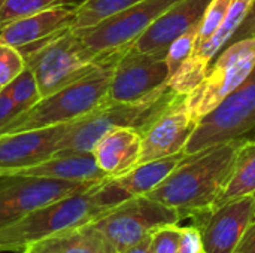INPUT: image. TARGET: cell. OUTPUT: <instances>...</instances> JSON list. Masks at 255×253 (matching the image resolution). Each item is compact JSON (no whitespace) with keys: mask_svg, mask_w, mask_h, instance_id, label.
<instances>
[{"mask_svg":"<svg viewBox=\"0 0 255 253\" xmlns=\"http://www.w3.org/2000/svg\"><path fill=\"white\" fill-rule=\"evenodd\" d=\"M128 200L111 180L45 204L0 230V252L24 251L42 240L93 224L117 204Z\"/></svg>","mask_w":255,"mask_h":253,"instance_id":"6da1fadb","label":"cell"},{"mask_svg":"<svg viewBox=\"0 0 255 253\" xmlns=\"http://www.w3.org/2000/svg\"><path fill=\"white\" fill-rule=\"evenodd\" d=\"M239 142H229L185 155L175 170L146 197L176 210L182 221L209 212L218 204L229 180Z\"/></svg>","mask_w":255,"mask_h":253,"instance_id":"7a4b0ae2","label":"cell"},{"mask_svg":"<svg viewBox=\"0 0 255 253\" xmlns=\"http://www.w3.org/2000/svg\"><path fill=\"white\" fill-rule=\"evenodd\" d=\"M123 49L111 51L109 55L91 72L51 95L42 97L33 107L24 110L6 125L0 131V136L69 124L99 107L106 101L114 66Z\"/></svg>","mask_w":255,"mask_h":253,"instance_id":"3957f363","label":"cell"},{"mask_svg":"<svg viewBox=\"0 0 255 253\" xmlns=\"http://www.w3.org/2000/svg\"><path fill=\"white\" fill-rule=\"evenodd\" d=\"M21 54L36 78L42 97H48L82 78L109 55V52L91 51L70 27Z\"/></svg>","mask_w":255,"mask_h":253,"instance_id":"277c9868","label":"cell"},{"mask_svg":"<svg viewBox=\"0 0 255 253\" xmlns=\"http://www.w3.org/2000/svg\"><path fill=\"white\" fill-rule=\"evenodd\" d=\"M255 136V66L245 81L196 125L185 155Z\"/></svg>","mask_w":255,"mask_h":253,"instance_id":"5b68a950","label":"cell"},{"mask_svg":"<svg viewBox=\"0 0 255 253\" xmlns=\"http://www.w3.org/2000/svg\"><path fill=\"white\" fill-rule=\"evenodd\" d=\"M170 91L167 86L137 103H112L106 100L90 113L69 124L57 152H93L96 143L115 128H142L166 101Z\"/></svg>","mask_w":255,"mask_h":253,"instance_id":"8992f818","label":"cell"},{"mask_svg":"<svg viewBox=\"0 0 255 253\" xmlns=\"http://www.w3.org/2000/svg\"><path fill=\"white\" fill-rule=\"evenodd\" d=\"M255 66V37L224 46L211 63L203 81L185 95L191 116L199 122L236 89Z\"/></svg>","mask_w":255,"mask_h":253,"instance_id":"52a82bcc","label":"cell"},{"mask_svg":"<svg viewBox=\"0 0 255 253\" xmlns=\"http://www.w3.org/2000/svg\"><path fill=\"white\" fill-rule=\"evenodd\" d=\"M181 221L182 218L176 210L143 195L117 204L93 225L108 237L120 253L149 237L158 228Z\"/></svg>","mask_w":255,"mask_h":253,"instance_id":"ba28073f","label":"cell"},{"mask_svg":"<svg viewBox=\"0 0 255 253\" xmlns=\"http://www.w3.org/2000/svg\"><path fill=\"white\" fill-rule=\"evenodd\" d=\"M170 72L166 57L124 48L114 66L106 100L137 103L169 86Z\"/></svg>","mask_w":255,"mask_h":253,"instance_id":"9c48e42d","label":"cell"},{"mask_svg":"<svg viewBox=\"0 0 255 253\" xmlns=\"http://www.w3.org/2000/svg\"><path fill=\"white\" fill-rule=\"evenodd\" d=\"M96 183L99 182H66L45 177L0 174V230L15 224L45 204L87 191Z\"/></svg>","mask_w":255,"mask_h":253,"instance_id":"30bf717a","label":"cell"},{"mask_svg":"<svg viewBox=\"0 0 255 253\" xmlns=\"http://www.w3.org/2000/svg\"><path fill=\"white\" fill-rule=\"evenodd\" d=\"M179 0H142L94 25L73 30L94 52L103 54L130 46L161 13Z\"/></svg>","mask_w":255,"mask_h":253,"instance_id":"8fae6325","label":"cell"},{"mask_svg":"<svg viewBox=\"0 0 255 253\" xmlns=\"http://www.w3.org/2000/svg\"><path fill=\"white\" fill-rule=\"evenodd\" d=\"M196 125L197 121L190 113L185 95L170 91L166 101L139 128L142 137L139 164L184 152Z\"/></svg>","mask_w":255,"mask_h":253,"instance_id":"7c38bea8","label":"cell"},{"mask_svg":"<svg viewBox=\"0 0 255 253\" xmlns=\"http://www.w3.org/2000/svg\"><path fill=\"white\" fill-rule=\"evenodd\" d=\"M193 221L200 234L202 253H233L254 224V195L221 203Z\"/></svg>","mask_w":255,"mask_h":253,"instance_id":"4fadbf2b","label":"cell"},{"mask_svg":"<svg viewBox=\"0 0 255 253\" xmlns=\"http://www.w3.org/2000/svg\"><path fill=\"white\" fill-rule=\"evenodd\" d=\"M254 0H232L227 15L217 30V33L170 76L169 88L179 95H188L205 78L211 63L220 54V51L229 43L239 25L251 10Z\"/></svg>","mask_w":255,"mask_h":253,"instance_id":"5bb4252c","label":"cell"},{"mask_svg":"<svg viewBox=\"0 0 255 253\" xmlns=\"http://www.w3.org/2000/svg\"><path fill=\"white\" fill-rule=\"evenodd\" d=\"M70 124V122H69ZM69 124L0 136V174L13 173L51 158Z\"/></svg>","mask_w":255,"mask_h":253,"instance_id":"9a60e30c","label":"cell"},{"mask_svg":"<svg viewBox=\"0 0 255 253\" xmlns=\"http://www.w3.org/2000/svg\"><path fill=\"white\" fill-rule=\"evenodd\" d=\"M78 4L64 1L37 13L3 24L0 27V43L12 46L19 52L33 49L64 28H72Z\"/></svg>","mask_w":255,"mask_h":253,"instance_id":"2e32d148","label":"cell"},{"mask_svg":"<svg viewBox=\"0 0 255 253\" xmlns=\"http://www.w3.org/2000/svg\"><path fill=\"white\" fill-rule=\"evenodd\" d=\"M211 0H179L161 13L133 43L140 52L166 57L173 40L197 25Z\"/></svg>","mask_w":255,"mask_h":253,"instance_id":"e0dca14e","label":"cell"},{"mask_svg":"<svg viewBox=\"0 0 255 253\" xmlns=\"http://www.w3.org/2000/svg\"><path fill=\"white\" fill-rule=\"evenodd\" d=\"M142 137L137 128L124 127L106 133L94 146L93 155L108 179L126 174L139 164Z\"/></svg>","mask_w":255,"mask_h":253,"instance_id":"ac0fdd59","label":"cell"},{"mask_svg":"<svg viewBox=\"0 0 255 253\" xmlns=\"http://www.w3.org/2000/svg\"><path fill=\"white\" fill-rule=\"evenodd\" d=\"M7 174L45 177L66 182H102L106 174L99 169L91 152H55L51 158Z\"/></svg>","mask_w":255,"mask_h":253,"instance_id":"d6986e66","label":"cell"},{"mask_svg":"<svg viewBox=\"0 0 255 253\" xmlns=\"http://www.w3.org/2000/svg\"><path fill=\"white\" fill-rule=\"evenodd\" d=\"M184 158H185V152H181L172 157L146 161L137 164L126 174L114 177L111 180L127 198L143 197L148 195L151 191H154Z\"/></svg>","mask_w":255,"mask_h":253,"instance_id":"ffe728a7","label":"cell"},{"mask_svg":"<svg viewBox=\"0 0 255 253\" xmlns=\"http://www.w3.org/2000/svg\"><path fill=\"white\" fill-rule=\"evenodd\" d=\"M31 248L40 253H118L108 237L93 224L49 237Z\"/></svg>","mask_w":255,"mask_h":253,"instance_id":"44dd1931","label":"cell"},{"mask_svg":"<svg viewBox=\"0 0 255 253\" xmlns=\"http://www.w3.org/2000/svg\"><path fill=\"white\" fill-rule=\"evenodd\" d=\"M255 194V139L239 142L232 173L218 204ZM217 204V206H218Z\"/></svg>","mask_w":255,"mask_h":253,"instance_id":"7402d4cb","label":"cell"},{"mask_svg":"<svg viewBox=\"0 0 255 253\" xmlns=\"http://www.w3.org/2000/svg\"><path fill=\"white\" fill-rule=\"evenodd\" d=\"M139 1L142 0H82L81 3H78V9L72 21V30L94 25L99 21Z\"/></svg>","mask_w":255,"mask_h":253,"instance_id":"603a6c76","label":"cell"},{"mask_svg":"<svg viewBox=\"0 0 255 253\" xmlns=\"http://www.w3.org/2000/svg\"><path fill=\"white\" fill-rule=\"evenodd\" d=\"M3 91L22 112L33 107L42 98L36 78L27 66L9 84L3 86Z\"/></svg>","mask_w":255,"mask_h":253,"instance_id":"cb8c5ba5","label":"cell"},{"mask_svg":"<svg viewBox=\"0 0 255 253\" xmlns=\"http://www.w3.org/2000/svg\"><path fill=\"white\" fill-rule=\"evenodd\" d=\"M230 3H232V0H211L209 1L205 13L199 22L194 51L199 49L200 46H203L217 33V30L220 28V25L223 24V21L227 15Z\"/></svg>","mask_w":255,"mask_h":253,"instance_id":"d4e9b609","label":"cell"},{"mask_svg":"<svg viewBox=\"0 0 255 253\" xmlns=\"http://www.w3.org/2000/svg\"><path fill=\"white\" fill-rule=\"evenodd\" d=\"M69 0H4L0 6V25L37 13Z\"/></svg>","mask_w":255,"mask_h":253,"instance_id":"484cf974","label":"cell"},{"mask_svg":"<svg viewBox=\"0 0 255 253\" xmlns=\"http://www.w3.org/2000/svg\"><path fill=\"white\" fill-rule=\"evenodd\" d=\"M197 28H199V24L194 25L193 28H190L182 36H179L169 46V49L166 52V61H167V66H169L170 76L191 57V54L194 51V45H196Z\"/></svg>","mask_w":255,"mask_h":253,"instance_id":"4316f807","label":"cell"},{"mask_svg":"<svg viewBox=\"0 0 255 253\" xmlns=\"http://www.w3.org/2000/svg\"><path fill=\"white\" fill-rule=\"evenodd\" d=\"M24 67L25 61L22 54L12 46L0 43V88L9 84Z\"/></svg>","mask_w":255,"mask_h":253,"instance_id":"83f0119b","label":"cell"},{"mask_svg":"<svg viewBox=\"0 0 255 253\" xmlns=\"http://www.w3.org/2000/svg\"><path fill=\"white\" fill-rule=\"evenodd\" d=\"M182 227L172 224L158 228L151 236V252L152 253H179V239Z\"/></svg>","mask_w":255,"mask_h":253,"instance_id":"f1b7e54d","label":"cell"},{"mask_svg":"<svg viewBox=\"0 0 255 253\" xmlns=\"http://www.w3.org/2000/svg\"><path fill=\"white\" fill-rule=\"evenodd\" d=\"M179 253H202L200 234L194 225L182 227L179 239Z\"/></svg>","mask_w":255,"mask_h":253,"instance_id":"f546056e","label":"cell"},{"mask_svg":"<svg viewBox=\"0 0 255 253\" xmlns=\"http://www.w3.org/2000/svg\"><path fill=\"white\" fill-rule=\"evenodd\" d=\"M21 113L22 110L12 101V98L1 88L0 89V131Z\"/></svg>","mask_w":255,"mask_h":253,"instance_id":"4dcf8cb0","label":"cell"},{"mask_svg":"<svg viewBox=\"0 0 255 253\" xmlns=\"http://www.w3.org/2000/svg\"><path fill=\"white\" fill-rule=\"evenodd\" d=\"M248 37H255V0L251 6V10L248 12L247 18L244 19V22L239 25V28L236 30V33L232 36V39L229 40L227 45L236 42V40H242V39H248ZM226 45V46H227Z\"/></svg>","mask_w":255,"mask_h":253,"instance_id":"1f68e13d","label":"cell"},{"mask_svg":"<svg viewBox=\"0 0 255 253\" xmlns=\"http://www.w3.org/2000/svg\"><path fill=\"white\" fill-rule=\"evenodd\" d=\"M233 253H255V224H251Z\"/></svg>","mask_w":255,"mask_h":253,"instance_id":"d6a6232c","label":"cell"},{"mask_svg":"<svg viewBox=\"0 0 255 253\" xmlns=\"http://www.w3.org/2000/svg\"><path fill=\"white\" fill-rule=\"evenodd\" d=\"M151 236L146 237V239H143V240H140L139 243L127 248L126 251H123V252L120 253H152L151 252Z\"/></svg>","mask_w":255,"mask_h":253,"instance_id":"836d02e7","label":"cell"},{"mask_svg":"<svg viewBox=\"0 0 255 253\" xmlns=\"http://www.w3.org/2000/svg\"><path fill=\"white\" fill-rule=\"evenodd\" d=\"M22 253H40V252H37L36 249H33L31 246H28V248H25L24 251H22Z\"/></svg>","mask_w":255,"mask_h":253,"instance_id":"e575fe53","label":"cell"},{"mask_svg":"<svg viewBox=\"0 0 255 253\" xmlns=\"http://www.w3.org/2000/svg\"><path fill=\"white\" fill-rule=\"evenodd\" d=\"M254 224H255V194H254Z\"/></svg>","mask_w":255,"mask_h":253,"instance_id":"d590c367","label":"cell"},{"mask_svg":"<svg viewBox=\"0 0 255 253\" xmlns=\"http://www.w3.org/2000/svg\"><path fill=\"white\" fill-rule=\"evenodd\" d=\"M3 1H4V0H0V6H1V4H3Z\"/></svg>","mask_w":255,"mask_h":253,"instance_id":"8d00e7d4","label":"cell"},{"mask_svg":"<svg viewBox=\"0 0 255 253\" xmlns=\"http://www.w3.org/2000/svg\"><path fill=\"white\" fill-rule=\"evenodd\" d=\"M253 139H255V136H254V137H253Z\"/></svg>","mask_w":255,"mask_h":253,"instance_id":"74e56055","label":"cell"},{"mask_svg":"<svg viewBox=\"0 0 255 253\" xmlns=\"http://www.w3.org/2000/svg\"><path fill=\"white\" fill-rule=\"evenodd\" d=\"M0 89H1V88H0Z\"/></svg>","mask_w":255,"mask_h":253,"instance_id":"f35d334b","label":"cell"}]
</instances>
